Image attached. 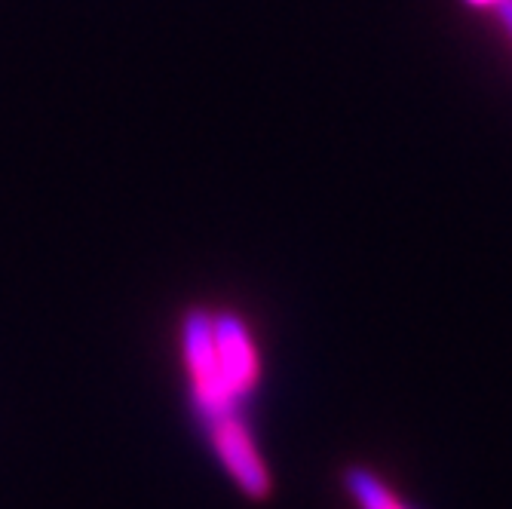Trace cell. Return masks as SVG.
I'll list each match as a JSON object with an SVG mask.
<instances>
[{
    "label": "cell",
    "instance_id": "cell-2",
    "mask_svg": "<svg viewBox=\"0 0 512 509\" xmlns=\"http://www.w3.org/2000/svg\"><path fill=\"white\" fill-rule=\"evenodd\" d=\"M209 436H212V448L221 460V467L230 473V479L237 482V488L252 497V500H264L270 494V473H267V464L264 457L243 421L240 418H224L212 427H206Z\"/></svg>",
    "mask_w": 512,
    "mask_h": 509
},
{
    "label": "cell",
    "instance_id": "cell-4",
    "mask_svg": "<svg viewBox=\"0 0 512 509\" xmlns=\"http://www.w3.org/2000/svg\"><path fill=\"white\" fill-rule=\"evenodd\" d=\"M344 485L359 509H411L399 494H393V488L378 473H371L368 467H350L344 473Z\"/></svg>",
    "mask_w": 512,
    "mask_h": 509
},
{
    "label": "cell",
    "instance_id": "cell-6",
    "mask_svg": "<svg viewBox=\"0 0 512 509\" xmlns=\"http://www.w3.org/2000/svg\"><path fill=\"white\" fill-rule=\"evenodd\" d=\"M463 4H470V7H476V10H494L500 0H463Z\"/></svg>",
    "mask_w": 512,
    "mask_h": 509
},
{
    "label": "cell",
    "instance_id": "cell-1",
    "mask_svg": "<svg viewBox=\"0 0 512 509\" xmlns=\"http://www.w3.org/2000/svg\"><path fill=\"white\" fill-rule=\"evenodd\" d=\"M181 341H184V362H188V375L194 387V402L203 424L212 427L224 418H240L243 402L227 390L218 368L212 313L203 307L188 310L181 326Z\"/></svg>",
    "mask_w": 512,
    "mask_h": 509
},
{
    "label": "cell",
    "instance_id": "cell-3",
    "mask_svg": "<svg viewBox=\"0 0 512 509\" xmlns=\"http://www.w3.org/2000/svg\"><path fill=\"white\" fill-rule=\"evenodd\" d=\"M212 335H215L218 368H221L227 390L240 402H246L261 375V362H258V350L249 335V326L237 313L224 310L212 316Z\"/></svg>",
    "mask_w": 512,
    "mask_h": 509
},
{
    "label": "cell",
    "instance_id": "cell-5",
    "mask_svg": "<svg viewBox=\"0 0 512 509\" xmlns=\"http://www.w3.org/2000/svg\"><path fill=\"white\" fill-rule=\"evenodd\" d=\"M497 19H500V28L506 31V37L512 40V0H500V4L494 7Z\"/></svg>",
    "mask_w": 512,
    "mask_h": 509
}]
</instances>
